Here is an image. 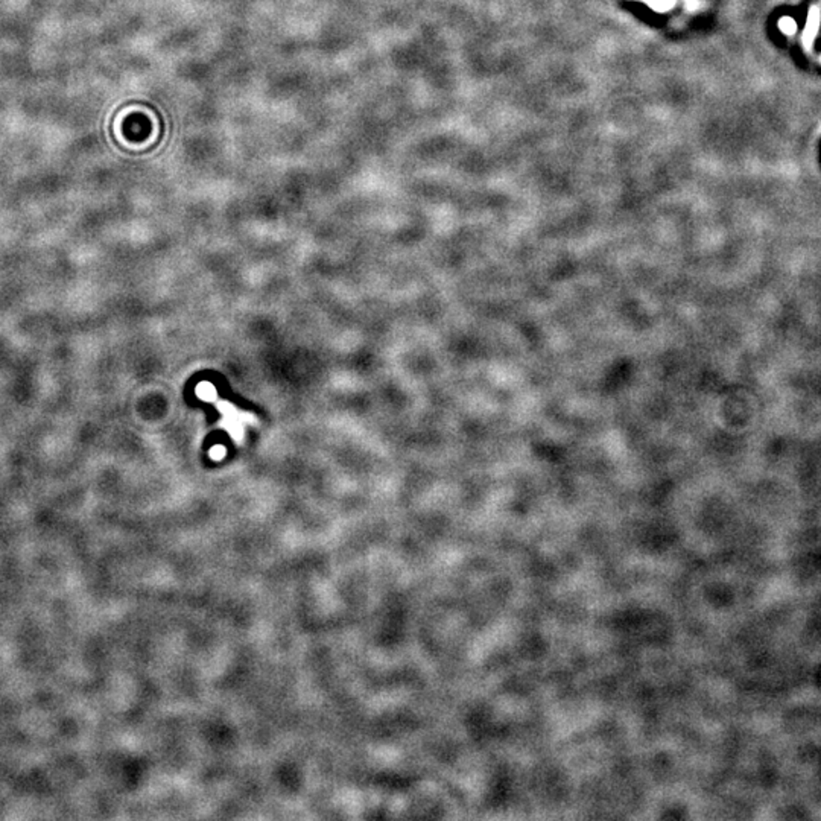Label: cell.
Wrapping results in <instances>:
<instances>
[{"label":"cell","mask_w":821,"mask_h":821,"mask_svg":"<svg viewBox=\"0 0 821 821\" xmlns=\"http://www.w3.org/2000/svg\"><path fill=\"white\" fill-rule=\"evenodd\" d=\"M820 23H821V10L818 5H812L809 14H808V22H806V28L803 31V36H801V41H803V46L806 49H811L812 46V41L817 37L818 29H820Z\"/></svg>","instance_id":"cell-1"},{"label":"cell","mask_w":821,"mask_h":821,"mask_svg":"<svg viewBox=\"0 0 821 821\" xmlns=\"http://www.w3.org/2000/svg\"><path fill=\"white\" fill-rule=\"evenodd\" d=\"M782 28H783V31H785L786 34H790V32L792 34V32H794V29H795V24H794L791 20H783V22H782Z\"/></svg>","instance_id":"cell-2"}]
</instances>
